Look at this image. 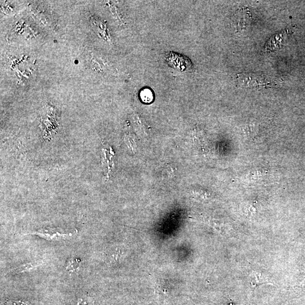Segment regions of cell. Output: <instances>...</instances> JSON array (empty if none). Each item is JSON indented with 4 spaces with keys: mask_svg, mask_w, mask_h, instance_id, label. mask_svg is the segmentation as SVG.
<instances>
[{
    "mask_svg": "<svg viewBox=\"0 0 305 305\" xmlns=\"http://www.w3.org/2000/svg\"><path fill=\"white\" fill-rule=\"evenodd\" d=\"M239 85L245 88H260L272 86L273 82L266 75L255 73H242L237 75Z\"/></svg>",
    "mask_w": 305,
    "mask_h": 305,
    "instance_id": "1",
    "label": "cell"
},
{
    "mask_svg": "<svg viewBox=\"0 0 305 305\" xmlns=\"http://www.w3.org/2000/svg\"><path fill=\"white\" fill-rule=\"evenodd\" d=\"M286 36L285 32H281L273 35L267 42L264 49L267 51H273L279 50L282 46V42Z\"/></svg>",
    "mask_w": 305,
    "mask_h": 305,
    "instance_id": "2",
    "label": "cell"
},
{
    "mask_svg": "<svg viewBox=\"0 0 305 305\" xmlns=\"http://www.w3.org/2000/svg\"><path fill=\"white\" fill-rule=\"evenodd\" d=\"M140 97L145 103H150L153 100V94L151 90L146 88L140 92Z\"/></svg>",
    "mask_w": 305,
    "mask_h": 305,
    "instance_id": "3",
    "label": "cell"
},
{
    "mask_svg": "<svg viewBox=\"0 0 305 305\" xmlns=\"http://www.w3.org/2000/svg\"><path fill=\"white\" fill-rule=\"evenodd\" d=\"M80 260L77 259H73L69 262L66 269L70 272H73L79 267L80 265Z\"/></svg>",
    "mask_w": 305,
    "mask_h": 305,
    "instance_id": "4",
    "label": "cell"
},
{
    "mask_svg": "<svg viewBox=\"0 0 305 305\" xmlns=\"http://www.w3.org/2000/svg\"><path fill=\"white\" fill-rule=\"evenodd\" d=\"M6 305H28L27 303L21 301H14V300H10L6 303Z\"/></svg>",
    "mask_w": 305,
    "mask_h": 305,
    "instance_id": "5",
    "label": "cell"
}]
</instances>
